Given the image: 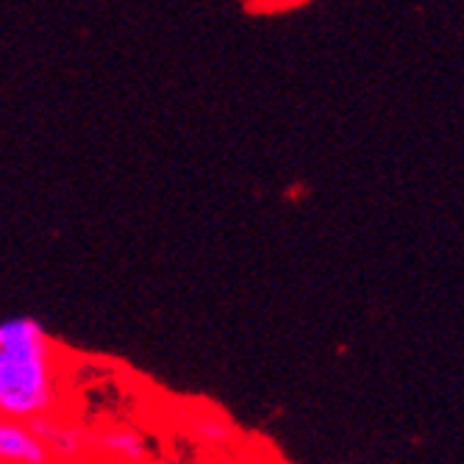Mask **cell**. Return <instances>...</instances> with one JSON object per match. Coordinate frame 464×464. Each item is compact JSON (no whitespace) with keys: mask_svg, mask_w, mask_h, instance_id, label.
<instances>
[{"mask_svg":"<svg viewBox=\"0 0 464 464\" xmlns=\"http://www.w3.org/2000/svg\"><path fill=\"white\" fill-rule=\"evenodd\" d=\"M59 398V359L45 325L28 314L0 320V417L56 414Z\"/></svg>","mask_w":464,"mask_h":464,"instance_id":"1","label":"cell"},{"mask_svg":"<svg viewBox=\"0 0 464 464\" xmlns=\"http://www.w3.org/2000/svg\"><path fill=\"white\" fill-rule=\"evenodd\" d=\"M28 429L45 442L53 459L62 461H75L83 453H90V431L75 423H64L56 414H39L25 420Z\"/></svg>","mask_w":464,"mask_h":464,"instance_id":"2","label":"cell"},{"mask_svg":"<svg viewBox=\"0 0 464 464\" xmlns=\"http://www.w3.org/2000/svg\"><path fill=\"white\" fill-rule=\"evenodd\" d=\"M53 456L25 420L0 417V464H51Z\"/></svg>","mask_w":464,"mask_h":464,"instance_id":"3","label":"cell"},{"mask_svg":"<svg viewBox=\"0 0 464 464\" xmlns=\"http://www.w3.org/2000/svg\"><path fill=\"white\" fill-rule=\"evenodd\" d=\"M90 450L103 453L109 459H120L125 464H145L150 459L148 437L129 426H106L90 431Z\"/></svg>","mask_w":464,"mask_h":464,"instance_id":"4","label":"cell"},{"mask_svg":"<svg viewBox=\"0 0 464 464\" xmlns=\"http://www.w3.org/2000/svg\"><path fill=\"white\" fill-rule=\"evenodd\" d=\"M187 429L203 448H212V450H226L237 440V426L231 420L218 411H206V409L187 414Z\"/></svg>","mask_w":464,"mask_h":464,"instance_id":"5","label":"cell"},{"mask_svg":"<svg viewBox=\"0 0 464 464\" xmlns=\"http://www.w3.org/2000/svg\"><path fill=\"white\" fill-rule=\"evenodd\" d=\"M223 464H253V461H223Z\"/></svg>","mask_w":464,"mask_h":464,"instance_id":"6","label":"cell"}]
</instances>
